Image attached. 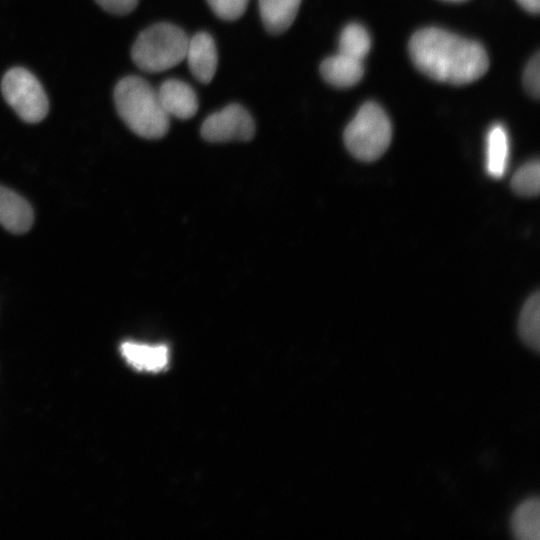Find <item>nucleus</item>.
I'll return each mask as SVG.
<instances>
[{"instance_id": "aec40b11", "label": "nucleus", "mask_w": 540, "mask_h": 540, "mask_svg": "<svg viewBox=\"0 0 540 540\" xmlns=\"http://www.w3.org/2000/svg\"><path fill=\"white\" fill-rule=\"evenodd\" d=\"M105 11L116 14L126 15L134 10L138 0H95Z\"/></svg>"}, {"instance_id": "a211bd4d", "label": "nucleus", "mask_w": 540, "mask_h": 540, "mask_svg": "<svg viewBox=\"0 0 540 540\" xmlns=\"http://www.w3.org/2000/svg\"><path fill=\"white\" fill-rule=\"evenodd\" d=\"M207 2L219 18L233 21L244 14L249 0H207Z\"/></svg>"}, {"instance_id": "9b49d317", "label": "nucleus", "mask_w": 540, "mask_h": 540, "mask_svg": "<svg viewBox=\"0 0 540 540\" xmlns=\"http://www.w3.org/2000/svg\"><path fill=\"white\" fill-rule=\"evenodd\" d=\"M120 351L125 360L140 371L158 372L169 362V351L165 345L124 342Z\"/></svg>"}, {"instance_id": "f257e3e1", "label": "nucleus", "mask_w": 540, "mask_h": 540, "mask_svg": "<svg viewBox=\"0 0 540 540\" xmlns=\"http://www.w3.org/2000/svg\"><path fill=\"white\" fill-rule=\"evenodd\" d=\"M408 48L415 66L439 82L469 84L489 67L488 55L479 43L435 27L415 32Z\"/></svg>"}, {"instance_id": "7ed1b4c3", "label": "nucleus", "mask_w": 540, "mask_h": 540, "mask_svg": "<svg viewBox=\"0 0 540 540\" xmlns=\"http://www.w3.org/2000/svg\"><path fill=\"white\" fill-rule=\"evenodd\" d=\"M189 38L171 23H157L144 29L135 40L131 57L141 70L156 73L168 70L185 59Z\"/></svg>"}, {"instance_id": "412c9836", "label": "nucleus", "mask_w": 540, "mask_h": 540, "mask_svg": "<svg viewBox=\"0 0 540 540\" xmlns=\"http://www.w3.org/2000/svg\"><path fill=\"white\" fill-rule=\"evenodd\" d=\"M517 2L530 13L539 12L540 0H517Z\"/></svg>"}, {"instance_id": "0eeeda50", "label": "nucleus", "mask_w": 540, "mask_h": 540, "mask_svg": "<svg viewBox=\"0 0 540 540\" xmlns=\"http://www.w3.org/2000/svg\"><path fill=\"white\" fill-rule=\"evenodd\" d=\"M185 59L193 76L208 84L217 70L218 56L214 39L207 32H198L189 38Z\"/></svg>"}, {"instance_id": "f3484780", "label": "nucleus", "mask_w": 540, "mask_h": 540, "mask_svg": "<svg viewBox=\"0 0 540 540\" xmlns=\"http://www.w3.org/2000/svg\"><path fill=\"white\" fill-rule=\"evenodd\" d=\"M511 188L519 196L535 197L540 190V164L538 160L523 164L511 179Z\"/></svg>"}, {"instance_id": "20e7f679", "label": "nucleus", "mask_w": 540, "mask_h": 540, "mask_svg": "<svg viewBox=\"0 0 540 540\" xmlns=\"http://www.w3.org/2000/svg\"><path fill=\"white\" fill-rule=\"evenodd\" d=\"M392 127L385 111L366 102L344 131V143L357 159L370 162L380 158L391 142Z\"/></svg>"}, {"instance_id": "6ab92c4d", "label": "nucleus", "mask_w": 540, "mask_h": 540, "mask_svg": "<svg viewBox=\"0 0 540 540\" xmlns=\"http://www.w3.org/2000/svg\"><path fill=\"white\" fill-rule=\"evenodd\" d=\"M523 83L526 91L534 98L540 94V56L536 53L526 65L523 74Z\"/></svg>"}, {"instance_id": "6e6552de", "label": "nucleus", "mask_w": 540, "mask_h": 540, "mask_svg": "<svg viewBox=\"0 0 540 540\" xmlns=\"http://www.w3.org/2000/svg\"><path fill=\"white\" fill-rule=\"evenodd\" d=\"M158 98L167 115L189 119L198 110V100L193 88L178 79L165 80L157 90Z\"/></svg>"}, {"instance_id": "f8f14e48", "label": "nucleus", "mask_w": 540, "mask_h": 540, "mask_svg": "<svg viewBox=\"0 0 540 540\" xmlns=\"http://www.w3.org/2000/svg\"><path fill=\"white\" fill-rule=\"evenodd\" d=\"M302 0H258L266 30L271 34L285 32L294 22Z\"/></svg>"}, {"instance_id": "423d86ee", "label": "nucleus", "mask_w": 540, "mask_h": 540, "mask_svg": "<svg viewBox=\"0 0 540 540\" xmlns=\"http://www.w3.org/2000/svg\"><path fill=\"white\" fill-rule=\"evenodd\" d=\"M200 132L209 142L248 141L255 134V123L244 107L230 104L208 116Z\"/></svg>"}, {"instance_id": "f03ea898", "label": "nucleus", "mask_w": 540, "mask_h": 540, "mask_svg": "<svg viewBox=\"0 0 540 540\" xmlns=\"http://www.w3.org/2000/svg\"><path fill=\"white\" fill-rule=\"evenodd\" d=\"M114 102L121 119L138 136L158 139L168 132L169 116L157 91L143 78H122L115 86Z\"/></svg>"}, {"instance_id": "39448f33", "label": "nucleus", "mask_w": 540, "mask_h": 540, "mask_svg": "<svg viewBox=\"0 0 540 540\" xmlns=\"http://www.w3.org/2000/svg\"><path fill=\"white\" fill-rule=\"evenodd\" d=\"M4 99L16 114L27 123H38L49 110L47 95L39 80L22 67L9 69L2 78Z\"/></svg>"}, {"instance_id": "1a4fd4ad", "label": "nucleus", "mask_w": 540, "mask_h": 540, "mask_svg": "<svg viewBox=\"0 0 540 540\" xmlns=\"http://www.w3.org/2000/svg\"><path fill=\"white\" fill-rule=\"evenodd\" d=\"M34 215L30 204L14 191L0 185V224L21 234L30 229Z\"/></svg>"}, {"instance_id": "ddd939ff", "label": "nucleus", "mask_w": 540, "mask_h": 540, "mask_svg": "<svg viewBox=\"0 0 540 540\" xmlns=\"http://www.w3.org/2000/svg\"><path fill=\"white\" fill-rule=\"evenodd\" d=\"M509 157V137L505 127L494 124L486 138V171L493 178H501L506 172Z\"/></svg>"}, {"instance_id": "dca6fc26", "label": "nucleus", "mask_w": 540, "mask_h": 540, "mask_svg": "<svg viewBox=\"0 0 540 540\" xmlns=\"http://www.w3.org/2000/svg\"><path fill=\"white\" fill-rule=\"evenodd\" d=\"M370 47V36L367 30L360 24H348L341 32L339 53L363 61Z\"/></svg>"}, {"instance_id": "4be33fe9", "label": "nucleus", "mask_w": 540, "mask_h": 540, "mask_svg": "<svg viewBox=\"0 0 540 540\" xmlns=\"http://www.w3.org/2000/svg\"><path fill=\"white\" fill-rule=\"evenodd\" d=\"M444 1H448V2H462V1H465V0H444Z\"/></svg>"}, {"instance_id": "4468645a", "label": "nucleus", "mask_w": 540, "mask_h": 540, "mask_svg": "<svg viewBox=\"0 0 540 540\" xmlns=\"http://www.w3.org/2000/svg\"><path fill=\"white\" fill-rule=\"evenodd\" d=\"M511 530L516 539L539 540L540 502L538 498H529L517 506L511 517Z\"/></svg>"}, {"instance_id": "9d476101", "label": "nucleus", "mask_w": 540, "mask_h": 540, "mask_svg": "<svg viewBox=\"0 0 540 540\" xmlns=\"http://www.w3.org/2000/svg\"><path fill=\"white\" fill-rule=\"evenodd\" d=\"M320 73L326 82L335 87H351L363 77V61L338 52L322 61Z\"/></svg>"}, {"instance_id": "2eb2a0df", "label": "nucleus", "mask_w": 540, "mask_h": 540, "mask_svg": "<svg viewBox=\"0 0 540 540\" xmlns=\"http://www.w3.org/2000/svg\"><path fill=\"white\" fill-rule=\"evenodd\" d=\"M540 296L535 292L524 303L519 319L518 333L521 340L531 349L540 348Z\"/></svg>"}]
</instances>
